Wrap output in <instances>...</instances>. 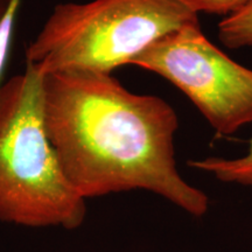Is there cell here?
I'll list each match as a JSON object with an SVG mask.
<instances>
[{
	"label": "cell",
	"instance_id": "1",
	"mask_svg": "<svg viewBox=\"0 0 252 252\" xmlns=\"http://www.w3.org/2000/svg\"><path fill=\"white\" fill-rule=\"evenodd\" d=\"M42 87L49 140L84 200L140 189L195 217L206 215L207 194L176 167L179 118L166 100L131 93L104 72H53Z\"/></svg>",
	"mask_w": 252,
	"mask_h": 252
},
{
	"label": "cell",
	"instance_id": "2",
	"mask_svg": "<svg viewBox=\"0 0 252 252\" xmlns=\"http://www.w3.org/2000/svg\"><path fill=\"white\" fill-rule=\"evenodd\" d=\"M42 84L43 75L30 63L0 84V220L75 229L86 219V200L49 140Z\"/></svg>",
	"mask_w": 252,
	"mask_h": 252
},
{
	"label": "cell",
	"instance_id": "3",
	"mask_svg": "<svg viewBox=\"0 0 252 252\" xmlns=\"http://www.w3.org/2000/svg\"><path fill=\"white\" fill-rule=\"evenodd\" d=\"M198 14L184 0H91L53 8L26 49L41 74L84 70L112 74L157 40Z\"/></svg>",
	"mask_w": 252,
	"mask_h": 252
},
{
	"label": "cell",
	"instance_id": "4",
	"mask_svg": "<svg viewBox=\"0 0 252 252\" xmlns=\"http://www.w3.org/2000/svg\"><path fill=\"white\" fill-rule=\"evenodd\" d=\"M131 64L178 88L219 135L252 123V70L214 45L198 21L157 40Z\"/></svg>",
	"mask_w": 252,
	"mask_h": 252
},
{
	"label": "cell",
	"instance_id": "5",
	"mask_svg": "<svg viewBox=\"0 0 252 252\" xmlns=\"http://www.w3.org/2000/svg\"><path fill=\"white\" fill-rule=\"evenodd\" d=\"M188 165L191 168L213 175L220 182L244 186L252 189V139L244 156L232 159L209 157L190 160Z\"/></svg>",
	"mask_w": 252,
	"mask_h": 252
},
{
	"label": "cell",
	"instance_id": "6",
	"mask_svg": "<svg viewBox=\"0 0 252 252\" xmlns=\"http://www.w3.org/2000/svg\"><path fill=\"white\" fill-rule=\"evenodd\" d=\"M219 39L231 49L252 47V2L220 21Z\"/></svg>",
	"mask_w": 252,
	"mask_h": 252
},
{
	"label": "cell",
	"instance_id": "7",
	"mask_svg": "<svg viewBox=\"0 0 252 252\" xmlns=\"http://www.w3.org/2000/svg\"><path fill=\"white\" fill-rule=\"evenodd\" d=\"M197 14L208 13L223 15V18L234 14L239 9L251 4L252 0H184Z\"/></svg>",
	"mask_w": 252,
	"mask_h": 252
},
{
	"label": "cell",
	"instance_id": "8",
	"mask_svg": "<svg viewBox=\"0 0 252 252\" xmlns=\"http://www.w3.org/2000/svg\"><path fill=\"white\" fill-rule=\"evenodd\" d=\"M9 1L11 0H0V23H1V20L5 17L6 11H7L9 6Z\"/></svg>",
	"mask_w": 252,
	"mask_h": 252
}]
</instances>
